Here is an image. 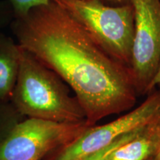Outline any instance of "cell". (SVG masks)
<instances>
[{"label":"cell","instance_id":"cell-1","mask_svg":"<svg viewBox=\"0 0 160 160\" xmlns=\"http://www.w3.org/2000/svg\"><path fill=\"white\" fill-rule=\"evenodd\" d=\"M17 42L73 90L90 125L132 108L138 93L128 68L51 0L11 23Z\"/></svg>","mask_w":160,"mask_h":160},{"label":"cell","instance_id":"cell-2","mask_svg":"<svg viewBox=\"0 0 160 160\" xmlns=\"http://www.w3.org/2000/svg\"><path fill=\"white\" fill-rule=\"evenodd\" d=\"M54 71L21 48L18 73L10 102L24 117L58 122L87 121L79 99Z\"/></svg>","mask_w":160,"mask_h":160},{"label":"cell","instance_id":"cell-3","mask_svg":"<svg viewBox=\"0 0 160 160\" xmlns=\"http://www.w3.org/2000/svg\"><path fill=\"white\" fill-rule=\"evenodd\" d=\"M118 62L130 69L134 35L131 3L110 6L101 0H53Z\"/></svg>","mask_w":160,"mask_h":160},{"label":"cell","instance_id":"cell-4","mask_svg":"<svg viewBox=\"0 0 160 160\" xmlns=\"http://www.w3.org/2000/svg\"><path fill=\"white\" fill-rule=\"evenodd\" d=\"M90 126L87 121L68 123L24 119L0 145V160H41L77 139Z\"/></svg>","mask_w":160,"mask_h":160},{"label":"cell","instance_id":"cell-5","mask_svg":"<svg viewBox=\"0 0 160 160\" xmlns=\"http://www.w3.org/2000/svg\"><path fill=\"white\" fill-rule=\"evenodd\" d=\"M160 114V91H152L137 108L105 125L90 126L46 160H77L107 147L125 133L143 127Z\"/></svg>","mask_w":160,"mask_h":160},{"label":"cell","instance_id":"cell-6","mask_svg":"<svg viewBox=\"0 0 160 160\" xmlns=\"http://www.w3.org/2000/svg\"><path fill=\"white\" fill-rule=\"evenodd\" d=\"M134 35L131 70L138 94H148L160 62V0H131Z\"/></svg>","mask_w":160,"mask_h":160},{"label":"cell","instance_id":"cell-7","mask_svg":"<svg viewBox=\"0 0 160 160\" xmlns=\"http://www.w3.org/2000/svg\"><path fill=\"white\" fill-rule=\"evenodd\" d=\"M160 146V114L141 128L127 143L119 146L108 160H148L153 159Z\"/></svg>","mask_w":160,"mask_h":160},{"label":"cell","instance_id":"cell-8","mask_svg":"<svg viewBox=\"0 0 160 160\" xmlns=\"http://www.w3.org/2000/svg\"><path fill=\"white\" fill-rule=\"evenodd\" d=\"M21 48L0 31V102H10L18 73Z\"/></svg>","mask_w":160,"mask_h":160},{"label":"cell","instance_id":"cell-9","mask_svg":"<svg viewBox=\"0 0 160 160\" xmlns=\"http://www.w3.org/2000/svg\"><path fill=\"white\" fill-rule=\"evenodd\" d=\"M25 119L10 102H0V145L20 121Z\"/></svg>","mask_w":160,"mask_h":160},{"label":"cell","instance_id":"cell-10","mask_svg":"<svg viewBox=\"0 0 160 160\" xmlns=\"http://www.w3.org/2000/svg\"><path fill=\"white\" fill-rule=\"evenodd\" d=\"M142 128L121 136L116 141L113 142L111 145L107 146V147L104 148L99 150V151L97 152H94V153H91V154L85 156V157L80 158V159L77 160H108V158L109 155L111 154L112 152L118 148L119 146L127 143L128 142H129L130 140L133 139L139 133V131L141 130Z\"/></svg>","mask_w":160,"mask_h":160},{"label":"cell","instance_id":"cell-11","mask_svg":"<svg viewBox=\"0 0 160 160\" xmlns=\"http://www.w3.org/2000/svg\"><path fill=\"white\" fill-rule=\"evenodd\" d=\"M51 0H8L14 18L23 17L34 8L48 4ZM13 18V19H14Z\"/></svg>","mask_w":160,"mask_h":160},{"label":"cell","instance_id":"cell-12","mask_svg":"<svg viewBox=\"0 0 160 160\" xmlns=\"http://www.w3.org/2000/svg\"><path fill=\"white\" fill-rule=\"evenodd\" d=\"M14 15L8 2L0 1V30L12 22Z\"/></svg>","mask_w":160,"mask_h":160},{"label":"cell","instance_id":"cell-13","mask_svg":"<svg viewBox=\"0 0 160 160\" xmlns=\"http://www.w3.org/2000/svg\"><path fill=\"white\" fill-rule=\"evenodd\" d=\"M160 85V62L159 64V66H158V68L157 71V73L153 77V80H152L151 85L149 86V92H148V94L151 92L153 91V90L155 88L156 86L159 85Z\"/></svg>","mask_w":160,"mask_h":160},{"label":"cell","instance_id":"cell-14","mask_svg":"<svg viewBox=\"0 0 160 160\" xmlns=\"http://www.w3.org/2000/svg\"><path fill=\"white\" fill-rule=\"evenodd\" d=\"M104 3H109L115 5H125V4L131 3V0H101Z\"/></svg>","mask_w":160,"mask_h":160},{"label":"cell","instance_id":"cell-15","mask_svg":"<svg viewBox=\"0 0 160 160\" xmlns=\"http://www.w3.org/2000/svg\"><path fill=\"white\" fill-rule=\"evenodd\" d=\"M154 160H160V146L159 148V150H158L157 154H156V156H155Z\"/></svg>","mask_w":160,"mask_h":160},{"label":"cell","instance_id":"cell-16","mask_svg":"<svg viewBox=\"0 0 160 160\" xmlns=\"http://www.w3.org/2000/svg\"><path fill=\"white\" fill-rule=\"evenodd\" d=\"M158 86H159V91H160V85H158Z\"/></svg>","mask_w":160,"mask_h":160}]
</instances>
